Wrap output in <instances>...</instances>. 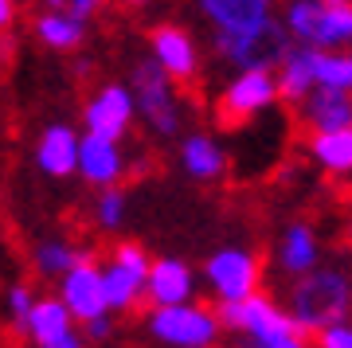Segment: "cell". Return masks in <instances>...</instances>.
<instances>
[{"instance_id": "cell-30", "label": "cell", "mask_w": 352, "mask_h": 348, "mask_svg": "<svg viewBox=\"0 0 352 348\" xmlns=\"http://www.w3.org/2000/svg\"><path fill=\"white\" fill-rule=\"evenodd\" d=\"M16 24V4L12 0H0V32H8Z\"/></svg>"}, {"instance_id": "cell-23", "label": "cell", "mask_w": 352, "mask_h": 348, "mask_svg": "<svg viewBox=\"0 0 352 348\" xmlns=\"http://www.w3.org/2000/svg\"><path fill=\"white\" fill-rule=\"evenodd\" d=\"M87 254H90V250L71 247L67 239H43V243L32 250V262H36V270L43 274V278H63V274L75 270Z\"/></svg>"}, {"instance_id": "cell-2", "label": "cell", "mask_w": 352, "mask_h": 348, "mask_svg": "<svg viewBox=\"0 0 352 348\" xmlns=\"http://www.w3.org/2000/svg\"><path fill=\"white\" fill-rule=\"evenodd\" d=\"M294 47L349 51L352 47V0H289L278 16Z\"/></svg>"}, {"instance_id": "cell-15", "label": "cell", "mask_w": 352, "mask_h": 348, "mask_svg": "<svg viewBox=\"0 0 352 348\" xmlns=\"http://www.w3.org/2000/svg\"><path fill=\"white\" fill-rule=\"evenodd\" d=\"M274 262L278 270L286 274V278H302V274L317 270L321 266V239L309 224H289L278 239V250H274Z\"/></svg>"}, {"instance_id": "cell-21", "label": "cell", "mask_w": 352, "mask_h": 348, "mask_svg": "<svg viewBox=\"0 0 352 348\" xmlns=\"http://www.w3.org/2000/svg\"><path fill=\"white\" fill-rule=\"evenodd\" d=\"M32 28H36V39L43 43V47H51V51H75L78 43H82V36H87V24L71 20L63 8H47V12H39Z\"/></svg>"}, {"instance_id": "cell-6", "label": "cell", "mask_w": 352, "mask_h": 348, "mask_svg": "<svg viewBox=\"0 0 352 348\" xmlns=\"http://www.w3.org/2000/svg\"><path fill=\"white\" fill-rule=\"evenodd\" d=\"M138 106V118H145L157 137H173L180 129V102H176V87L173 78L164 75L153 59H141L133 67V78L126 83Z\"/></svg>"}, {"instance_id": "cell-20", "label": "cell", "mask_w": 352, "mask_h": 348, "mask_svg": "<svg viewBox=\"0 0 352 348\" xmlns=\"http://www.w3.org/2000/svg\"><path fill=\"white\" fill-rule=\"evenodd\" d=\"M309 157L329 176H352V129L309 137Z\"/></svg>"}, {"instance_id": "cell-25", "label": "cell", "mask_w": 352, "mask_h": 348, "mask_svg": "<svg viewBox=\"0 0 352 348\" xmlns=\"http://www.w3.org/2000/svg\"><path fill=\"white\" fill-rule=\"evenodd\" d=\"M126 212H129V199H126L122 188H106V192H98V199H94V224H98L102 231H122Z\"/></svg>"}, {"instance_id": "cell-26", "label": "cell", "mask_w": 352, "mask_h": 348, "mask_svg": "<svg viewBox=\"0 0 352 348\" xmlns=\"http://www.w3.org/2000/svg\"><path fill=\"white\" fill-rule=\"evenodd\" d=\"M4 305H8V317L16 321V329H24L28 313H32V305H36V294H32V286L16 282V286H8V294H4Z\"/></svg>"}, {"instance_id": "cell-10", "label": "cell", "mask_w": 352, "mask_h": 348, "mask_svg": "<svg viewBox=\"0 0 352 348\" xmlns=\"http://www.w3.org/2000/svg\"><path fill=\"white\" fill-rule=\"evenodd\" d=\"M278 102L274 75L270 71H243L219 90V122L223 125H247L258 113H266Z\"/></svg>"}, {"instance_id": "cell-16", "label": "cell", "mask_w": 352, "mask_h": 348, "mask_svg": "<svg viewBox=\"0 0 352 348\" xmlns=\"http://www.w3.org/2000/svg\"><path fill=\"white\" fill-rule=\"evenodd\" d=\"M302 110V122L314 133H337V129H352V94H340V90H321L317 87L309 98L298 106Z\"/></svg>"}, {"instance_id": "cell-27", "label": "cell", "mask_w": 352, "mask_h": 348, "mask_svg": "<svg viewBox=\"0 0 352 348\" xmlns=\"http://www.w3.org/2000/svg\"><path fill=\"white\" fill-rule=\"evenodd\" d=\"M317 348H352V321H340L325 333H317Z\"/></svg>"}, {"instance_id": "cell-9", "label": "cell", "mask_w": 352, "mask_h": 348, "mask_svg": "<svg viewBox=\"0 0 352 348\" xmlns=\"http://www.w3.org/2000/svg\"><path fill=\"white\" fill-rule=\"evenodd\" d=\"M200 12L212 36H266L282 24L270 0H200Z\"/></svg>"}, {"instance_id": "cell-4", "label": "cell", "mask_w": 352, "mask_h": 348, "mask_svg": "<svg viewBox=\"0 0 352 348\" xmlns=\"http://www.w3.org/2000/svg\"><path fill=\"white\" fill-rule=\"evenodd\" d=\"M204 282L212 290L215 305H235L263 294V262L247 247H219L204 262Z\"/></svg>"}, {"instance_id": "cell-29", "label": "cell", "mask_w": 352, "mask_h": 348, "mask_svg": "<svg viewBox=\"0 0 352 348\" xmlns=\"http://www.w3.org/2000/svg\"><path fill=\"white\" fill-rule=\"evenodd\" d=\"M110 329H113L110 317H98V321L87 325V336H90V340H106V336H110Z\"/></svg>"}, {"instance_id": "cell-19", "label": "cell", "mask_w": 352, "mask_h": 348, "mask_svg": "<svg viewBox=\"0 0 352 348\" xmlns=\"http://www.w3.org/2000/svg\"><path fill=\"white\" fill-rule=\"evenodd\" d=\"M274 90H278V102H294V106H302L317 90L314 71H309V51L305 47H289L282 55V63L274 67Z\"/></svg>"}, {"instance_id": "cell-7", "label": "cell", "mask_w": 352, "mask_h": 348, "mask_svg": "<svg viewBox=\"0 0 352 348\" xmlns=\"http://www.w3.org/2000/svg\"><path fill=\"white\" fill-rule=\"evenodd\" d=\"M133 122H138V106H133V94H129L126 83H106L82 106L87 137H98L110 145H122V137L133 129Z\"/></svg>"}, {"instance_id": "cell-17", "label": "cell", "mask_w": 352, "mask_h": 348, "mask_svg": "<svg viewBox=\"0 0 352 348\" xmlns=\"http://www.w3.org/2000/svg\"><path fill=\"white\" fill-rule=\"evenodd\" d=\"M24 333L36 348H55L59 340H67V336L75 333V321L59 305V298L51 294V298H36V305H32V313H28V321H24Z\"/></svg>"}, {"instance_id": "cell-11", "label": "cell", "mask_w": 352, "mask_h": 348, "mask_svg": "<svg viewBox=\"0 0 352 348\" xmlns=\"http://www.w3.org/2000/svg\"><path fill=\"white\" fill-rule=\"evenodd\" d=\"M149 59L173 83H192L200 75V43L184 24H157L149 32Z\"/></svg>"}, {"instance_id": "cell-1", "label": "cell", "mask_w": 352, "mask_h": 348, "mask_svg": "<svg viewBox=\"0 0 352 348\" xmlns=\"http://www.w3.org/2000/svg\"><path fill=\"white\" fill-rule=\"evenodd\" d=\"M282 309L305 336H317L340 321H352V274L340 266H317V270L294 278Z\"/></svg>"}, {"instance_id": "cell-24", "label": "cell", "mask_w": 352, "mask_h": 348, "mask_svg": "<svg viewBox=\"0 0 352 348\" xmlns=\"http://www.w3.org/2000/svg\"><path fill=\"white\" fill-rule=\"evenodd\" d=\"M239 348H309V336L289 321V317H282L278 325H270V329H263V333L243 336Z\"/></svg>"}, {"instance_id": "cell-13", "label": "cell", "mask_w": 352, "mask_h": 348, "mask_svg": "<svg viewBox=\"0 0 352 348\" xmlns=\"http://www.w3.org/2000/svg\"><path fill=\"white\" fill-rule=\"evenodd\" d=\"M90 188H118L122 176H126V153L122 145H110V141H98V137H78V168H75Z\"/></svg>"}, {"instance_id": "cell-5", "label": "cell", "mask_w": 352, "mask_h": 348, "mask_svg": "<svg viewBox=\"0 0 352 348\" xmlns=\"http://www.w3.org/2000/svg\"><path fill=\"white\" fill-rule=\"evenodd\" d=\"M149 250L138 239L113 243L110 262H102V290H106V309L129 313L145 301V278H149Z\"/></svg>"}, {"instance_id": "cell-12", "label": "cell", "mask_w": 352, "mask_h": 348, "mask_svg": "<svg viewBox=\"0 0 352 348\" xmlns=\"http://www.w3.org/2000/svg\"><path fill=\"white\" fill-rule=\"evenodd\" d=\"M145 301L149 309H168V305H188L196 301V270L184 259H153L149 278H145Z\"/></svg>"}, {"instance_id": "cell-14", "label": "cell", "mask_w": 352, "mask_h": 348, "mask_svg": "<svg viewBox=\"0 0 352 348\" xmlns=\"http://www.w3.org/2000/svg\"><path fill=\"white\" fill-rule=\"evenodd\" d=\"M78 129L67 122H51L36 141V164L43 176H55V180H63V176H75L78 168Z\"/></svg>"}, {"instance_id": "cell-18", "label": "cell", "mask_w": 352, "mask_h": 348, "mask_svg": "<svg viewBox=\"0 0 352 348\" xmlns=\"http://www.w3.org/2000/svg\"><path fill=\"white\" fill-rule=\"evenodd\" d=\"M180 168L192 180H219L227 173V153L212 133H188L180 141Z\"/></svg>"}, {"instance_id": "cell-3", "label": "cell", "mask_w": 352, "mask_h": 348, "mask_svg": "<svg viewBox=\"0 0 352 348\" xmlns=\"http://www.w3.org/2000/svg\"><path fill=\"white\" fill-rule=\"evenodd\" d=\"M145 333L161 348H215L219 345V321L212 305L188 301V305H168V309L145 313Z\"/></svg>"}, {"instance_id": "cell-8", "label": "cell", "mask_w": 352, "mask_h": 348, "mask_svg": "<svg viewBox=\"0 0 352 348\" xmlns=\"http://www.w3.org/2000/svg\"><path fill=\"white\" fill-rule=\"evenodd\" d=\"M55 298L71 313L75 325H90V321H98V317H110V309H106V290H102V262L94 259V250L78 262L75 270H67L59 278Z\"/></svg>"}, {"instance_id": "cell-31", "label": "cell", "mask_w": 352, "mask_h": 348, "mask_svg": "<svg viewBox=\"0 0 352 348\" xmlns=\"http://www.w3.org/2000/svg\"><path fill=\"white\" fill-rule=\"evenodd\" d=\"M55 348H87V340H82V336H78V333H71V336H67V340H59V345H55Z\"/></svg>"}, {"instance_id": "cell-28", "label": "cell", "mask_w": 352, "mask_h": 348, "mask_svg": "<svg viewBox=\"0 0 352 348\" xmlns=\"http://www.w3.org/2000/svg\"><path fill=\"white\" fill-rule=\"evenodd\" d=\"M71 20H78V24H90V16L98 12V0H71V4H59Z\"/></svg>"}, {"instance_id": "cell-22", "label": "cell", "mask_w": 352, "mask_h": 348, "mask_svg": "<svg viewBox=\"0 0 352 348\" xmlns=\"http://www.w3.org/2000/svg\"><path fill=\"white\" fill-rule=\"evenodd\" d=\"M314 87L352 94V47L349 51H309Z\"/></svg>"}]
</instances>
